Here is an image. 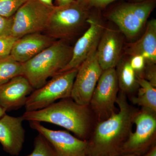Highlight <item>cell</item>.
Masks as SVG:
<instances>
[{"label": "cell", "instance_id": "6da1fadb", "mask_svg": "<svg viewBox=\"0 0 156 156\" xmlns=\"http://www.w3.org/2000/svg\"><path fill=\"white\" fill-rule=\"evenodd\" d=\"M116 103L119 112L98 122L88 140V156L120 155L121 147L131 131L134 117L139 110L129 104L127 95L122 92L118 94Z\"/></svg>", "mask_w": 156, "mask_h": 156}, {"label": "cell", "instance_id": "7a4b0ae2", "mask_svg": "<svg viewBox=\"0 0 156 156\" xmlns=\"http://www.w3.org/2000/svg\"><path fill=\"white\" fill-rule=\"evenodd\" d=\"M89 106L78 104L70 97L42 109L25 112L21 116L29 122H47L60 126L80 139L87 140L91 124Z\"/></svg>", "mask_w": 156, "mask_h": 156}, {"label": "cell", "instance_id": "3957f363", "mask_svg": "<svg viewBox=\"0 0 156 156\" xmlns=\"http://www.w3.org/2000/svg\"><path fill=\"white\" fill-rule=\"evenodd\" d=\"M73 48L64 40H56L33 58L22 63V76L34 89L43 87L50 77L59 73L68 64Z\"/></svg>", "mask_w": 156, "mask_h": 156}, {"label": "cell", "instance_id": "277c9868", "mask_svg": "<svg viewBox=\"0 0 156 156\" xmlns=\"http://www.w3.org/2000/svg\"><path fill=\"white\" fill-rule=\"evenodd\" d=\"M89 16V8L81 0L63 6H54L45 31L55 40L70 38L80 30Z\"/></svg>", "mask_w": 156, "mask_h": 156}, {"label": "cell", "instance_id": "5b68a950", "mask_svg": "<svg viewBox=\"0 0 156 156\" xmlns=\"http://www.w3.org/2000/svg\"><path fill=\"white\" fill-rule=\"evenodd\" d=\"M78 69L57 74L43 87L34 89L27 98L24 106L25 112L42 109L55 103L56 101L71 97Z\"/></svg>", "mask_w": 156, "mask_h": 156}, {"label": "cell", "instance_id": "8992f818", "mask_svg": "<svg viewBox=\"0 0 156 156\" xmlns=\"http://www.w3.org/2000/svg\"><path fill=\"white\" fill-rule=\"evenodd\" d=\"M155 6L154 0L123 4L112 10L108 18L126 37L133 39L142 30Z\"/></svg>", "mask_w": 156, "mask_h": 156}, {"label": "cell", "instance_id": "52a82bcc", "mask_svg": "<svg viewBox=\"0 0 156 156\" xmlns=\"http://www.w3.org/2000/svg\"><path fill=\"white\" fill-rule=\"evenodd\" d=\"M54 5L39 0H29L13 16L11 35L18 39L28 34L45 31Z\"/></svg>", "mask_w": 156, "mask_h": 156}, {"label": "cell", "instance_id": "ba28073f", "mask_svg": "<svg viewBox=\"0 0 156 156\" xmlns=\"http://www.w3.org/2000/svg\"><path fill=\"white\" fill-rule=\"evenodd\" d=\"M119 87L115 68L103 70L89 105L98 122L109 118L115 112Z\"/></svg>", "mask_w": 156, "mask_h": 156}, {"label": "cell", "instance_id": "9c48e42d", "mask_svg": "<svg viewBox=\"0 0 156 156\" xmlns=\"http://www.w3.org/2000/svg\"><path fill=\"white\" fill-rule=\"evenodd\" d=\"M133 124L136 126L135 131L130 132L122 145L120 155L134 153L140 155L155 140L156 112L141 108L134 117Z\"/></svg>", "mask_w": 156, "mask_h": 156}, {"label": "cell", "instance_id": "30bf717a", "mask_svg": "<svg viewBox=\"0 0 156 156\" xmlns=\"http://www.w3.org/2000/svg\"><path fill=\"white\" fill-rule=\"evenodd\" d=\"M103 70L96 55V49L78 68L71 98L80 105L89 106L92 94Z\"/></svg>", "mask_w": 156, "mask_h": 156}, {"label": "cell", "instance_id": "8fae6325", "mask_svg": "<svg viewBox=\"0 0 156 156\" xmlns=\"http://www.w3.org/2000/svg\"><path fill=\"white\" fill-rule=\"evenodd\" d=\"M31 128L41 134L53 147L58 156H89L88 141L62 130L46 128L39 122H29Z\"/></svg>", "mask_w": 156, "mask_h": 156}, {"label": "cell", "instance_id": "7c38bea8", "mask_svg": "<svg viewBox=\"0 0 156 156\" xmlns=\"http://www.w3.org/2000/svg\"><path fill=\"white\" fill-rule=\"evenodd\" d=\"M87 22L89 28L76 42L73 48L70 60L59 73L78 69L92 51L97 49L104 27L100 20L95 17H89Z\"/></svg>", "mask_w": 156, "mask_h": 156}, {"label": "cell", "instance_id": "4fadbf2b", "mask_svg": "<svg viewBox=\"0 0 156 156\" xmlns=\"http://www.w3.org/2000/svg\"><path fill=\"white\" fill-rule=\"evenodd\" d=\"M22 116L6 114L0 118V143L3 150L12 156L19 155L25 141V131Z\"/></svg>", "mask_w": 156, "mask_h": 156}, {"label": "cell", "instance_id": "5bb4252c", "mask_svg": "<svg viewBox=\"0 0 156 156\" xmlns=\"http://www.w3.org/2000/svg\"><path fill=\"white\" fill-rule=\"evenodd\" d=\"M34 90L27 79L17 76L0 85V107L6 112L24 106L27 98Z\"/></svg>", "mask_w": 156, "mask_h": 156}, {"label": "cell", "instance_id": "9a60e30c", "mask_svg": "<svg viewBox=\"0 0 156 156\" xmlns=\"http://www.w3.org/2000/svg\"><path fill=\"white\" fill-rule=\"evenodd\" d=\"M55 41L47 34H28L15 41L10 55L16 61L23 63L48 48Z\"/></svg>", "mask_w": 156, "mask_h": 156}, {"label": "cell", "instance_id": "2e32d148", "mask_svg": "<svg viewBox=\"0 0 156 156\" xmlns=\"http://www.w3.org/2000/svg\"><path fill=\"white\" fill-rule=\"evenodd\" d=\"M122 41L119 34L112 29H105L96 49L98 63L103 70L115 68L121 60Z\"/></svg>", "mask_w": 156, "mask_h": 156}, {"label": "cell", "instance_id": "e0dca14e", "mask_svg": "<svg viewBox=\"0 0 156 156\" xmlns=\"http://www.w3.org/2000/svg\"><path fill=\"white\" fill-rule=\"evenodd\" d=\"M126 53L131 56L140 55L145 58L146 64L156 62V20L148 22L145 32L140 39L126 50Z\"/></svg>", "mask_w": 156, "mask_h": 156}, {"label": "cell", "instance_id": "ac0fdd59", "mask_svg": "<svg viewBox=\"0 0 156 156\" xmlns=\"http://www.w3.org/2000/svg\"><path fill=\"white\" fill-rule=\"evenodd\" d=\"M117 79L120 92L126 95L133 94L139 88L136 73L129 61L120 60L116 66Z\"/></svg>", "mask_w": 156, "mask_h": 156}, {"label": "cell", "instance_id": "d6986e66", "mask_svg": "<svg viewBox=\"0 0 156 156\" xmlns=\"http://www.w3.org/2000/svg\"><path fill=\"white\" fill-rule=\"evenodd\" d=\"M137 77V76H136ZM139 88L137 95L131 97L133 104L156 113V87L144 78L137 77Z\"/></svg>", "mask_w": 156, "mask_h": 156}, {"label": "cell", "instance_id": "ffe728a7", "mask_svg": "<svg viewBox=\"0 0 156 156\" xmlns=\"http://www.w3.org/2000/svg\"><path fill=\"white\" fill-rule=\"evenodd\" d=\"M22 63L14 60L10 55L0 56V85L22 75Z\"/></svg>", "mask_w": 156, "mask_h": 156}, {"label": "cell", "instance_id": "44dd1931", "mask_svg": "<svg viewBox=\"0 0 156 156\" xmlns=\"http://www.w3.org/2000/svg\"><path fill=\"white\" fill-rule=\"evenodd\" d=\"M34 146L33 151L24 156H58L50 143L41 134L35 138Z\"/></svg>", "mask_w": 156, "mask_h": 156}, {"label": "cell", "instance_id": "7402d4cb", "mask_svg": "<svg viewBox=\"0 0 156 156\" xmlns=\"http://www.w3.org/2000/svg\"><path fill=\"white\" fill-rule=\"evenodd\" d=\"M29 0H0V15L5 17L14 16L18 10Z\"/></svg>", "mask_w": 156, "mask_h": 156}, {"label": "cell", "instance_id": "603a6c76", "mask_svg": "<svg viewBox=\"0 0 156 156\" xmlns=\"http://www.w3.org/2000/svg\"><path fill=\"white\" fill-rule=\"evenodd\" d=\"M129 61L130 66L135 72L136 76L142 78L146 66L145 58L141 55H134L131 56V59Z\"/></svg>", "mask_w": 156, "mask_h": 156}, {"label": "cell", "instance_id": "cb8c5ba5", "mask_svg": "<svg viewBox=\"0 0 156 156\" xmlns=\"http://www.w3.org/2000/svg\"><path fill=\"white\" fill-rule=\"evenodd\" d=\"M17 39L12 36L0 37V56L10 55L12 47Z\"/></svg>", "mask_w": 156, "mask_h": 156}, {"label": "cell", "instance_id": "d4e9b609", "mask_svg": "<svg viewBox=\"0 0 156 156\" xmlns=\"http://www.w3.org/2000/svg\"><path fill=\"white\" fill-rule=\"evenodd\" d=\"M13 16L5 17L0 15V37L11 36Z\"/></svg>", "mask_w": 156, "mask_h": 156}, {"label": "cell", "instance_id": "484cf974", "mask_svg": "<svg viewBox=\"0 0 156 156\" xmlns=\"http://www.w3.org/2000/svg\"><path fill=\"white\" fill-rule=\"evenodd\" d=\"M142 78L156 87V66L155 64H146Z\"/></svg>", "mask_w": 156, "mask_h": 156}, {"label": "cell", "instance_id": "4316f807", "mask_svg": "<svg viewBox=\"0 0 156 156\" xmlns=\"http://www.w3.org/2000/svg\"><path fill=\"white\" fill-rule=\"evenodd\" d=\"M88 8H105L109 4L117 0H81Z\"/></svg>", "mask_w": 156, "mask_h": 156}, {"label": "cell", "instance_id": "83f0119b", "mask_svg": "<svg viewBox=\"0 0 156 156\" xmlns=\"http://www.w3.org/2000/svg\"><path fill=\"white\" fill-rule=\"evenodd\" d=\"M144 156H156V146H154Z\"/></svg>", "mask_w": 156, "mask_h": 156}, {"label": "cell", "instance_id": "f1b7e54d", "mask_svg": "<svg viewBox=\"0 0 156 156\" xmlns=\"http://www.w3.org/2000/svg\"><path fill=\"white\" fill-rule=\"evenodd\" d=\"M73 0H57L58 6H63L73 2Z\"/></svg>", "mask_w": 156, "mask_h": 156}, {"label": "cell", "instance_id": "f546056e", "mask_svg": "<svg viewBox=\"0 0 156 156\" xmlns=\"http://www.w3.org/2000/svg\"><path fill=\"white\" fill-rule=\"evenodd\" d=\"M44 5L50 6H53V0H39Z\"/></svg>", "mask_w": 156, "mask_h": 156}, {"label": "cell", "instance_id": "4dcf8cb0", "mask_svg": "<svg viewBox=\"0 0 156 156\" xmlns=\"http://www.w3.org/2000/svg\"><path fill=\"white\" fill-rule=\"evenodd\" d=\"M140 155L136 154H125L120 155L114 156H140Z\"/></svg>", "mask_w": 156, "mask_h": 156}, {"label": "cell", "instance_id": "1f68e13d", "mask_svg": "<svg viewBox=\"0 0 156 156\" xmlns=\"http://www.w3.org/2000/svg\"><path fill=\"white\" fill-rule=\"evenodd\" d=\"M5 114H6L5 111L2 108L0 107V118L2 117Z\"/></svg>", "mask_w": 156, "mask_h": 156}, {"label": "cell", "instance_id": "d6a6232c", "mask_svg": "<svg viewBox=\"0 0 156 156\" xmlns=\"http://www.w3.org/2000/svg\"><path fill=\"white\" fill-rule=\"evenodd\" d=\"M136 2H144V1H147V0H133Z\"/></svg>", "mask_w": 156, "mask_h": 156}]
</instances>
